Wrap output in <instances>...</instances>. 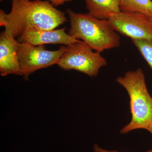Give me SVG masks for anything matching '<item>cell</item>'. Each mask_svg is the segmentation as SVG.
Returning a JSON list of instances; mask_svg holds the SVG:
<instances>
[{"label":"cell","instance_id":"13","mask_svg":"<svg viewBox=\"0 0 152 152\" xmlns=\"http://www.w3.org/2000/svg\"><path fill=\"white\" fill-rule=\"evenodd\" d=\"M93 148H94V152H118L117 151H110L104 149L100 148V147L97 144H95V145H94Z\"/></svg>","mask_w":152,"mask_h":152},{"label":"cell","instance_id":"17","mask_svg":"<svg viewBox=\"0 0 152 152\" xmlns=\"http://www.w3.org/2000/svg\"><path fill=\"white\" fill-rule=\"evenodd\" d=\"M0 1H4V0H0Z\"/></svg>","mask_w":152,"mask_h":152},{"label":"cell","instance_id":"10","mask_svg":"<svg viewBox=\"0 0 152 152\" xmlns=\"http://www.w3.org/2000/svg\"><path fill=\"white\" fill-rule=\"evenodd\" d=\"M121 12L139 13L152 18V0H120Z\"/></svg>","mask_w":152,"mask_h":152},{"label":"cell","instance_id":"2","mask_svg":"<svg viewBox=\"0 0 152 152\" xmlns=\"http://www.w3.org/2000/svg\"><path fill=\"white\" fill-rule=\"evenodd\" d=\"M70 21L68 34L77 39H81L98 53L118 48L121 45L119 35L108 20H101L88 14L75 12L67 10Z\"/></svg>","mask_w":152,"mask_h":152},{"label":"cell","instance_id":"9","mask_svg":"<svg viewBox=\"0 0 152 152\" xmlns=\"http://www.w3.org/2000/svg\"><path fill=\"white\" fill-rule=\"evenodd\" d=\"M88 14L95 18L108 20L120 13V0H85Z\"/></svg>","mask_w":152,"mask_h":152},{"label":"cell","instance_id":"4","mask_svg":"<svg viewBox=\"0 0 152 152\" xmlns=\"http://www.w3.org/2000/svg\"><path fill=\"white\" fill-rule=\"evenodd\" d=\"M66 46V51L57 64L63 70H75L93 77L97 75L101 68L107 65V60L101 53L93 51L83 41Z\"/></svg>","mask_w":152,"mask_h":152},{"label":"cell","instance_id":"8","mask_svg":"<svg viewBox=\"0 0 152 152\" xmlns=\"http://www.w3.org/2000/svg\"><path fill=\"white\" fill-rule=\"evenodd\" d=\"M66 28L51 31H29L18 37L19 43L29 44L34 46L45 44H63L69 45L79 42L65 32Z\"/></svg>","mask_w":152,"mask_h":152},{"label":"cell","instance_id":"3","mask_svg":"<svg viewBox=\"0 0 152 152\" xmlns=\"http://www.w3.org/2000/svg\"><path fill=\"white\" fill-rule=\"evenodd\" d=\"M116 81L129 94L132 116L131 121L120 132L125 134L138 129L148 130L152 121V98L147 89L142 69L128 71Z\"/></svg>","mask_w":152,"mask_h":152},{"label":"cell","instance_id":"5","mask_svg":"<svg viewBox=\"0 0 152 152\" xmlns=\"http://www.w3.org/2000/svg\"><path fill=\"white\" fill-rule=\"evenodd\" d=\"M66 50V46H61L57 50L50 51L45 50V45L19 43L18 56L22 76L27 80L38 70L57 64Z\"/></svg>","mask_w":152,"mask_h":152},{"label":"cell","instance_id":"14","mask_svg":"<svg viewBox=\"0 0 152 152\" xmlns=\"http://www.w3.org/2000/svg\"><path fill=\"white\" fill-rule=\"evenodd\" d=\"M149 132H150V133L152 135V121L151 123V125H150L149 127L148 128V129L147 130Z\"/></svg>","mask_w":152,"mask_h":152},{"label":"cell","instance_id":"15","mask_svg":"<svg viewBox=\"0 0 152 152\" xmlns=\"http://www.w3.org/2000/svg\"><path fill=\"white\" fill-rule=\"evenodd\" d=\"M146 152H152V149L151 150H150L149 151H147Z\"/></svg>","mask_w":152,"mask_h":152},{"label":"cell","instance_id":"7","mask_svg":"<svg viewBox=\"0 0 152 152\" xmlns=\"http://www.w3.org/2000/svg\"><path fill=\"white\" fill-rule=\"evenodd\" d=\"M18 44L17 40L4 31L0 35V74L22 76L18 56Z\"/></svg>","mask_w":152,"mask_h":152},{"label":"cell","instance_id":"16","mask_svg":"<svg viewBox=\"0 0 152 152\" xmlns=\"http://www.w3.org/2000/svg\"><path fill=\"white\" fill-rule=\"evenodd\" d=\"M150 20H151V23L152 25V18H150Z\"/></svg>","mask_w":152,"mask_h":152},{"label":"cell","instance_id":"1","mask_svg":"<svg viewBox=\"0 0 152 152\" xmlns=\"http://www.w3.org/2000/svg\"><path fill=\"white\" fill-rule=\"evenodd\" d=\"M66 20L65 13L48 1L12 0L10 13L0 10V26L15 39L27 31L53 30Z\"/></svg>","mask_w":152,"mask_h":152},{"label":"cell","instance_id":"11","mask_svg":"<svg viewBox=\"0 0 152 152\" xmlns=\"http://www.w3.org/2000/svg\"><path fill=\"white\" fill-rule=\"evenodd\" d=\"M132 40L152 70V39H143Z\"/></svg>","mask_w":152,"mask_h":152},{"label":"cell","instance_id":"12","mask_svg":"<svg viewBox=\"0 0 152 152\" xmlns=\"http://www.w3.org/2000/svg\"><path fill=\"white\" fill-rule=\"evenodd\" d=\"M72 0H50V2L55 7L64 4L65 3L71 1Z\"/></svg>","mask_w":152,"mask_h":152},{"label":"cell","instance_id":"6","mask_svg":"<svg viewBox=\"0 0 152 152\" xmlns=\"http://www.w3.org/2000/svg\"><path fill=\"white\" fill-rule=\"evenodd\" d=\"M108 20L114 30L132 39H152V25L150 18L143 14L121 12Z\"/></svg>","mask_w":152,"mask_h":152},{"label":"cell","instance_id":"18","mask_svg":"<svg viewBox=\"0 0 152 152\" xmlns=\"http://www.w3.org/2000/svg\"></svg>","mask_w":152,"mask_h":152}]
</instances>
